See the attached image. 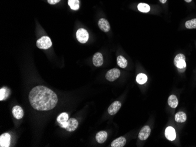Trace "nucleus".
<instances>
[{
  "mask_svg": "<svg viewBox=\"0 0 196 147\" xmlns=\"http://www.w3.org/2000/svg\"><path fill=\"white\" fill-rule=\"evenodd\" d=\"M29 100L34 109L38 111H48L56 106L58 97L52 90L44 86H38L31 90Z\"/></svg>",
  "mask_w": 196,
  "mask_h": 147,
  "instance_id": "nucleus-1",
  "label": "nucleus"
},
{
  "mask_svg": "<svg viewBox=\"0 0 196 147\" xmlns=\"http://www.w3.org/2000/svg\"><path fill=\"white\" fill-rule=\"evenodd\" d=\"M52 41L48 37L44 36L37 41V46L41 49H48L52 46Z\"/></svg>",
  "mask_w": 196,
  "mask_h": 147,
  "instance_id": "nucleus-2",
  "label": "nucleus"
},
{
  "mask_svg": "<svg viewBox=\"0 0 196 147\" xmlns=\"http://www.w3.org/2000/svg\"><path fill=\"white\" fill-rule=\"evenodd\" d=\"M174 63L178 69H185L186 67L185 56L182 53L177 55L174 60Z\"/></svg>",
  "mask_w": 196,
  "mask_h": 147,
  "instance_id": "nucleus-3",
  "label": "nucleus"
},
{
  "mask_svg": "<svg viewBox=\"0 0 196 147\" xmlns=\"http://www.w3.org/2000/svg\"><path fill=\"white\" fill-rule=\"evenodd\" d=\"M77 38L81 43H86L89 39V34L88 31L83 28H80L77 32Z\"/></svg>",
  "mask_w": 196,
  "mask_h": 147,
  "instance_id": "nucleus-4",
  "label": "nucleus"
},
{
  "mask_svg": "<svg viewBox=\"0 0 196 147\" xmlns=\"http://www.w3.org/2000/svg\"><path fill=\"white\" fill-rule=\"evenodd\" d=\"M120 76V71L118 69H110L106 74V78L109 81H113L118 79Z\"/></svg>",
  "mask_w": 196,
  "mask_h": 147,
  "instance_id": "nucleus-5",
  "label": "nucleus"
},
{
  "mask_svg": "<svg viewBox=\"0 0 196 147\" xmlns=\"http://www.w3.org/2000/svg\"><path fill=\"white\" fill-rule=\"evenodd\" d=\"M121 106H122V104L120 101H114L109 107L108 110V113L111 116L116 114L120 110V108H121Z\"/></svg>",
  "mask_w": 196,
  "mask_h": 147,
  "instance_id": "nucleus-6",
  "label": "nucleus"
},
{
  "mask_svg": "<svg viewBox=\"0 0 196 147\" xmlns=\"http://www.w3.org/2000/svg\"><path fill=\"white\" fill-rule=\"evenodd\" d=\"M151 133V129L149 126H145L141 129L139 134V138L142 141L147 139Z\"/></svg>",
  "mask_w": 196,
  "mask_h": 147,
  "instance_id": "nucleus-7",
  "label": "nucleus"
},
{
  "mask_svg": "<svg viewBox=\"0 0 196 147\" xmlns=\"http://www.w3.org/2000/svg\"><path fill=\"white\" fill-rule=\"evenodd\" d=\"M11 136L8 133L2 134L0 136V147H8L10 145Z\"/></svg>",
  "mask_w": 196,
  "mask_h": 147,
  "instance_id": "nucleus-8",
  "label": "nucleus"
},
{
  "mask_svg": "<svg viewBox=\"0 0 196 147\" xmlns=\"http://www.w3.org/2000/svg\"><path fill=\"white\" fill-rule=\"evenodd\" d=\"M78 121L75 118H70L68 121V126L65 129L69 132L74 131L78 127Z\"/></svg>",
  "mask_w": 196,
  "mask_h": 147,
  "instance_id": "nucleus-9",
  "label": "nucleus"
},
{
  "mask_svg": "<svg viewBox=\"0 0 196 147\" xmlns=\"http://www.w3.org/2000/svg\"><path fill=\"white\" fill-rule=\"evenodd\" d=\"M92 61H93V64L96 67L101 66L103 63V58L102 54L99 52L96 53L93 56Z\"/></svg>",
  "mask_w": 196,
  "mask_h": 147,
  "instance_id": "nucleus-10",
  "label": "nucleus"
},
{
  "mask_svg": "<svg viewBox=\"0 0 196 147\" xmlns=\"http://www.w3.org/2000/svg\"><path fill=\"white\" fill-rule=\"evenodd\" d=\"M165 136L167 139L174 141L176 138V133L174 128L168 127L165 130Z\"/></svg>",
  "mask_w": 196,
  "mask_h": 147,
  "instance_id": "nucleus-11",
  "label": "nucleus"
},
{
  "mask_svg": "<svg viewBox=\"0 0 196 147\" xmlns=\"http://www.w3.org/2000/svg\"><path fill=\"white\" fill-rule=\"evenodd\" d=\"M98 26L100 30L105 32H108L110 29L109 22L105 18H101L99 20L98 22Z\"/></svg>",
  "mask_w": 196,
  "mask_h": 147,
  "instance_id": "nucleus-12",
  "label": "nucleus"
},
{
  "mask_svg": "<svg viewBox=\"0 0 196 147\" xmlns=\"http://www.w3.org/2000/svg\"><path fill=\"white\" fill-rule=\"evenodd\" d=\"M12 113L13 116L16 119H18V120L22 118L24 116L23 109L19 106H14L12 110Z\"/></svg>",
  "mask_w": 196,
  "mask_h": 147,
  "instance_id": "nucleus-13",
  "label": "nucleus"
},
{
  "mask_svg": "<svg viewBox=\"0 0 196 147\" xmlns=\"http://www.w3.org/2000/svg\"><path fill=\"white\" fill-rule=\"evenodd\" d=\"M108 138V133L105 131H101L98 132L96 135V139L98 143H104Z\"/></svg>",
  "mask_w": 196,
  "mask_h": 147,
  "instance_id": "nucleus-14",
  "label": "nucleus"
},
{
  "mask_svg": "<svg viewBox=\"0 0 196 147\" xmlns=\"http://www.w3.org/2000/svg\"><path fill=\"white\" fill-rule=\"evenodd\" d=\"M126 142V138L123 137H120L113 141V142L111 143V147H123L125 146Z\"/></svg>",
  "mask_w": 196,
  "mask_h": 147,
  "instance_id": "nucleus-15",
  "label": "nucleus"
},
{
  "mask_svg": "<svg viewBox=\"0 0 196 147\" xmlns=\"http://www.w3.org/2000/svg\"><path fill=\"white\" fill-rule=\"evenodd\" d=\"M167 101H168V104L169 106L173 108H176L178 106V98L176 96H175L174 94L170 96V97L168 98Z\"/></svg>",
  "mask_w": 196,
  "mask_h": 147,
  "instance_id": "nucleus-16",
  "label": "nucleus"
},
{
  "mask_svg": "<svg viewBox=\"0 0 196 147\" xmlns=\"http://www.w3.org/2000/svg\"><path fill=\"white\" fill-rule=\"evenodd\" d=\"M187 116L186 113L183 111L177 113L175 116V120L177 123H184L186 121Z\"/></svg>",
  "mask_w": 196,
  "mask_h": 147,
  "instance_id": "nucleus-17",
  "label": "nucleus"
},
{
  "mask_svg": "<svg viewBox=\"0 0 196 147\" xmlns=\"http://www.w3.org/2000/svg\"><path fill=\"white\" fill-rule=\"evenodd\" d=\"M69 120V116L67 113H62L57 117V121L60 125L67 123Z\"/></svg>",
  "mask_w": 196,
  "mask_h": 147,
  "instance_id": "nucleus-18",
  "label": "nucleus"
},
{
  "mask_svg": "<svg viewBox=\"0 0 196 147\" xmlns=\"http://www.w3.org/2000/svg\"><path fill=\"white\" fill-rule=\"evenodd\" d=\"M118 66L121 68H126L128 66V61L122 56H119L117 58Z\"/></svg>",
  "mask_w": 196,
  "mask_h": 147,
  "instance_id": "nucleus-19",
  "label": "nucleus"
},
{
  "mask_svg": "<svg viewBox=\"0 0 196 147\" xmlns=\"http://www.w3.org/2000/svg\"><path fill=\"white\" fill-rule=\"evenodd\" d=\"M10 91L6 88H3L0 90V100L2 101L5 100L10 95Z\"/></svg>",
  "mask_w": 196,
  "mask_h": 147,
  "instance_id": "nucleus-20",
  "label": "nucleus"
},
{
  "mask_svg": "<svg viewBox=\"0 0 196 147\" xmlns=\"http://www.w3.org/2000/svg\"><path fill=\"white\" fill-rule=\"evenodd\" d=\"M137 8L139 11H140L142 12H144V13H147L148 12H149L150 10V6L146 3L139 4L137 5Z\"/></svg>",
  "mask_w": 196,
  "mask_h": 147,
  "instance_id": "nucleus-21",
  "label": "nucleus"
},
{
  "mask_svg": "<svg viewBox=\"0 0 196 147\" xmlns=\"http://www.w3.org/2000/svg\"><path fill=\"white\" fill-rule=\"evenodd\" d=\"M147 80V76L144 73H140L136 77V81L140 85L145 84Z\"/></svg>",
  "mask_w": 196,
  "mask_h": 147,
  "instance_id": "nucleus-22",
  "label": "nucleus"
},
{
  "mask_svg": "<svg viewBox=\"0 0 196 147\" xmlns=\"http://www.w3.org/2000/svg\"><path fill=\"white\" fill-rule=\"evenodd\" d=\"M68 5L72 10H78L79 8V0H68Z\"/></svg>",
  "mask_w": 196,
  "mask_h": 147,
  "instance_id": "nucleus-23",
  "label": "nucleus"
},
{
  "mask_svg": "<svg viewBox=\"0 0 196 147\" xmlns=\"http://www.w3.org/2000/svg\"><path fill=\"white\" fill-rule=\"evenodd\" d=\"M185 27L187 29H196V18L192 19L187 21L185 23Z\"/></svg>",
  "mask_w": 196,
  "mask_h": 147,
  "instance_id": "nucleus-24",
  "label": "nucleus"
},
{
  "mask_svg": "<svg viewBox=\"0 0 196 147\" xmlns=\"http://www.w3.org/2000/svg\"><path fill=\"white\" fill-rule=\"evenodd\" d=\"M60 0H48V3L51 4V5H54V4H56L58 2H59Z\"/></svg>",
  "mask_w": 196,
  "mask_h": 147,
  "instance_id": "nucleus-25",
  "label": "nucleus"
},
{
  "mask_svg": "<svg viewBox=\"0 0 196 147\" xmlns=\"http://www.w3.org/2000/svg\"><path fill=\"white\" fill-rule=\"evenodd\" d=\"M160 2L162 4H165L167 0H159Z\"/></svg>",
  "mask_w": 196,
  "mask_h": 147,
  "instance_id": "nucleus-26",
  "label": "nucleus"
},
{
  "mask_svg": "<svg viewBox=\"0 0 196 147\" xmlns=\"http://www.w3.org/2000/svg\"><path fill=\"white\" fill-rule=\"evenodd\" d=\"M185 1L187 2H191L192 0H185Z\"/></svg>",
  "mask_w": 196,
  "mask_h": 147,
  "instance_id": "nucleus-27",
  "label": "nucleus"
}]
</instances>
